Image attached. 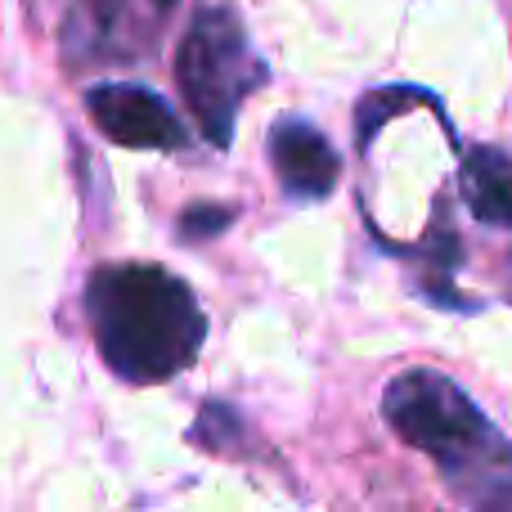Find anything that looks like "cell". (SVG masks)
I'll return each mask as SVG.
<instances>
[{
    "mask_svg": "<svg viewBox=\"0 0 512 512\" xmlns=\"http://www.w3.org/2000/svg\"><path fill=\"white\" fill-rule=\"evenodd\" d=\"M86 315L104 364L135 387H153L189 369L207 337V319L189 283L140 261L90 274Z\"/></svg>",
    "mask_w": 512,
    "mask_h": 512,
    "instance_id": "6da1fadb",
    "label": "cell"
},
{
    "mask_svg": "<svg viewBox=\"0 0 512 512\" xmlns=\"http://www.w3.org/2000/svg\"><path fill=\"white\" fill-rule=\"evenodd\" d=\"M382 414L445 472L463 504L512 508V445L450 378L436 369L400 373L382 396Z\"/></svg>",
    "mask_w": 512,
    "mask_h": 512,
    "instance_id": "7a4b0ae2",
    "label": "cell"
},
{
    "mask_svg": "<svg viewBox=\"0 0 512 512\" xmlns=\"http://www.w3.org/2000/svg\"><path fill=\"white\" fill-rule=\"evenodd\" d=\"M176 81L189 113L212 144L234 140V117L243 99L265 81V63L252 54L248 32L230 5H203L176 54Z\"/></svg>",
    "mask_w": 512,
    "mask_h": 512,
    "instance_id": "3957f363",
    "label": "cell"
},
{
    "mask_svg": "<svg viewBox=\"0 0 512 512\" xmlns=\"http://www.w3.org/2000/svg\"><path fill=\"white\" fill-rule=\"evenodd\" d=\"M86 113L122 149H180L185 144V126H180L176 108L144 86H122V81L90 86Z\"/></svg>",
    "mask_w": 512,
    "mask_h": 512,
    "instance_id": "277c9868",
    "label": "cell"
},
{
    "mask_svg": "<svg viewBox=\"0 0 512 512\" xmlns=\"http://www.w3.org/2000/svg\"><path fill=\"white\" fill-rule=\"evenodd\" d=\"M270 158L292 198H328L337 185V153L315 126L283 117L270 131Z\"/></svg>",
    "mask_w": 512,
    "mask_h": 512,
    "instance_id": "5b68a950",
    "label": "cell"
},
{
    "mask_svg": "<svg viewBox=\"0 0 512 512\" xmlns=\"http://www.w3.org/2000/svg\"><path fill=\"white\" fill-rule=\"evenodd\" d=\"M463 198L472 216L490 225H512V158L499 149H477L463 162Z\"/></svg>",
    "mask_w": 512,
    "mask_h": 512,
    "instance_id": "8992f818",
    "label": "cell"
},
{
    "mask_svg": "<svg viewBox=\"0 0 512 512\" xmlns=\"http://www.w3.org/2000/svg\"><path fill=\"white\" fill-rule=\"evenodd\" d=\"M230 225V212L225 207H198V212H185V234L189 239H203V234H216Z\"/></svg>",
    "mask_w": 512,
    "mask_h": 512,
    "instance_id": "52a82bcc",
    "label": "cell"
},
{
    "mask_svg": "<svg viewBox=\"0 0 512 512\" xmlns=\"http://www.w3.org/2000/svg\"><path fill=\"white\" fill-rule=\"evenodd\" d=\"M153 5H158V9H167V5H176V0H153Z\"/></svg>",
    "mask_w": 512,
    "mask_h": 512,
    "instance_id": "ba28073f",
    "label": "cell"
}]
</instances>
